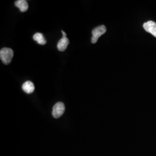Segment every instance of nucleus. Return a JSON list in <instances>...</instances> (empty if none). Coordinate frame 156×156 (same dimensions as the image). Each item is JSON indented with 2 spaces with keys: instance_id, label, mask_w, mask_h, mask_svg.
<instances>
[{
  "instance_id": "9",
  "label": "nucleus",
  "mask_w": 156,
  "mask_h": 156,
  "mask_svg": "<svg viewBox=\"0 0 156 156\" xmlns=\"http://www.w3.org/2000/svg\"><path fill=\"white\" fill-rule=\"evenodd\" d=\"M62 35H63V37H67V36H66V35H67V34H66V33L64 31H62Z\"/></svg>"
},
{
  "instance_id": "4",
  "label": "nucleus",
  "mask_w": 156,
  "mask_h": 156,
  "mask_svg": "<svg viewBox=\"0 0 156 156\" xmlns=\"http://www.w3.org/2000/svg\"><path fill=\"white\" fill-rule=\"evenodd\" d=\"M144 28L146 31L152 34L156 37V23L153 21H149L144 24Z\"/></svg>"
},
{
  "instance_id": "8",
  "label": "nucleus",
  "mask_w": 156,
  "mask_h": 156,
  "mask_svg": "<svg viewBox=\"0 0 156 156\" xmlns=\"http://www.w3.org/2000/svg\"><path fill=\"white\" fill-rule=\"evenodd\" d=\"M33 39L37 41L39 45H44L46 44V40L45 39L43 34L39 33L35 34L34 35Z\"/></svg>"
},
{
  "instance_id": "5",
  "label": "nucleus",
  "mask_w": 156,
  "mask_h": 156,
  "mask_svg": "<svg viewBox=\"0 0 156 156\" xmlns=\"http://www.w3.org/2000/svg\"><path fill=\"white\" fill-rule=\"evenodd\" d=\"M69 43V39L67 37H63L57 44V49L60 51H64L66 49Z\"/></svg>"
},
{
  "instance_id": "6",
  "label": "nucleus",
  "mask_w": 156,
  "mask_h": 156,
  "mask_svg": "<svg viewBox=\"0 0 156 156\" xmlns=\"http://www.w3.org/2000/svg\"><path fill=\"white\" fill-rule=\"evenodd\" d=\"M22 89L27 94H31L35 90V86L31 81H26L22 86Z\"/></svg>"
},
{
  "instance_id": "2",
  "label": "nucleus",
  "mask_w": 156,
  "mask_h": 156,
  "mask_svg": "<svg viewBox=\"0 0 156 156\" xmlns=\"http://www.w3.org/2000/svg\"><path fill=\"white\" fill-rule=\"evenodd\" d=\"M106 27L104 25L98 26L94 28L92 31V37L91 39V42L92 44H95L98 41V39L102 36L103 34L106 33Z\"/></svg>"
},
{
  "instance_id": "3",
  "label": "nucleus",
  "mask_w": 156,
  "mask_h": 156,
  "mask_svg": "<svg viewBox=\"0 0 156 156\" xmlns=\"http://www.w3.org/2000/svg\"><path fill=\"white\" fill-rule=\"evenodd\" d=\"M65 105L62 102L56 103L53 108L52 115L55 119H58L61 117L65 112Z\"/></svg>"
},
{
  "instance_id": "1",
  "label": "nucleus",
  "mask_w": 156,
  "mask_h": 156,
  "mask_svg": "<svg viewBox=\"0 0 156 156\" xmlns=\"http://www.w3.org/2000/svg\"><path fill=\"white\" fill-rule=\"evenodd\" d=\"M13 57V51L11 48H4L0 50V58L4 64L8 65L10 64Z\"/></svg>"
},
{
  "instance_id": "7",
  "label": "nucleus",
  "mask_w": 156,
  "mask_h": 156,
  "mask_svg": "<svg viewBox=\"0 0 156 156\" xmlns=\"http://www.w3.org/2000/svg\"><path fill=\"white\" fill-rule=\"evenodd\" d=\"M15 5L17 7L20 11L22 12H26L28 9V2L26 0H18L16 1Z\"/></svg>"
}]
</instances>
